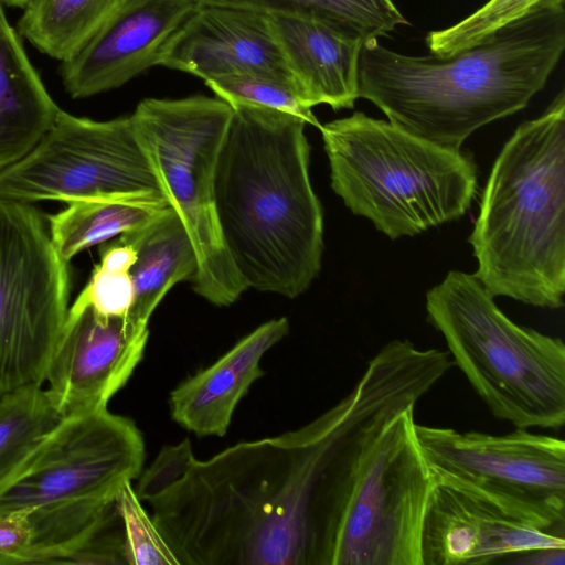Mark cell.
I'll list each match as a JSON object with an SVG mask.
<instances>
[{
	"instance_id": "obj_10",
	"label": "cell",
	"mask_w": 565,
	"mask_h": 565,
	"mask_svg": "<svg viewBox=\"0 0 565 565\" xmlns=\"http://www.w3.org/2000/svg\"><path fill=\"white\" fill-rule=\"evenodd\" d=\"M435 483L451 486L533 526L565 532V443L515 428L503 435L415 425Z\"/></svg>"
},
{
	"instance_id": "obj_28",
	"label": "cell",
	"mask_w": 565,
	"mask_h": 565,
	"mask_svg": "<svg viewBox=\"0 0 565 565\" xmlns=\"http://www.w3.org/2000/svg\"><path fill=\"white\" fill-rule=\"evenodd\" d=\"M75 301L90 306L103 316L127 317L134 302L129 270L97 265Z\"/></svg>"
},
{
	"instance_id": "obj_31",
	"label": "cell",
	"mask_w": 565,
	"mask_h": 565,
	"mask_svg": "<svg viewBox=\"0 0 565 565\" xmlns=\"http://www.w3.org/2000/svg\"><path fill=\"white\" fill-rule=\"evenodd\" d=\"M2 4L10 6L13 8L24 9L26 8L33 0H0Z\"/></svg>"
},
{
	"instance_id": "obj_15",
	"label": "cell",
	"mask_w": 565,
	"mask_h": 565,
	"mask_svg": "<svg viewBox=\"0 0 565 565\" xmlns=\"http://www.w3.org/2000/svg\"><path fill=\"white\" fill-rule=\"evenodd\" d=\"M554 546H565V532L533 526L469 492L435 483L422 526V565L495 564Z\"/></svg>"
},
{
	"instance_id": "obj_16",
	"label": "cell",
	"mask_w": 565,
	"mask_h": 565,
	"mask_svg": "<svg viewBox=\"0 0 565 565\" xmlns=\"http://www.w3.org/2000/svg\"><path fill=\"white\" fill-rule=\"evenodd\" d=\"M159 65L204 82L234 74H258L297 86L268 13L241 7L201 2L170 40Z\"/></svg>"
},
{
	"instance_id": "obj_3",
	"label": "cell",
	"mask_w": 565,
	"mask_h": 565,
	"mask_svg": "<svg viewBox=\"0 0 565 565\" xmlns=\"http://www.w3.org/2000/svg\"><path fill=\"white\" fill-rule=\"evenodd\" d=\"M231 106L214 178L222 238L247 288L292 299L317 278L323 253L307 122L275 108Z\"/></svg>"
},
{
	"instance_id": "obj_20",
	"label": "cell",
	"mask_w": 565,
	"mask_h": 565,
	"mask_svg": "<svg viewBox=\"0 0 565 565\" xmlns=\"http://www.w3.org/2000/svg\"><path fill=\"white\" fill-rule=\"evenodd\" d=\"M131 244L136 259L129 274L134 302L127 316L138 329H148L151 315L178 282L192 279L198 258L188 232L171 206L145 225L120 235Z\"/></svg>"
},
{
	"instance_id": "obj_30",
	"label": "cell",
	"mask_w": 565,
	"mask_h": 565,
	"mask_svg": "<svg viewBox=\"0 0 565 565\" xmlns=\"http://www.w3.org/2000/svg\"><path fill=\"white\" fill-rule=\"evenodd\" d=\"M503 563L518 565H564L565 546L541 547L515 553Z\"/></svg>"
},
{
	"instance_id": "obj_4",
	"label": "cell",
	"mask_w": 565,
	"mask_h": 565,
	"mask_svg": "<svg viewBox=\"0 0 565 565\" xmlns=\"http://www.w3.org/2000/svg\"><path fill=\"white\" fill-rule=\"evenodd\" d=\"M493 296L558 309L565 292V92L503 146L469 236Z\"/></svg>"
},
{
	"instance_id": "obj_2",
	"label": "cell",
	"mask_w": 565,
	"mask_h": 565,
	"mask_svg": "<svg viewBox=\"0 0 565 565\" xmlns=\"http://www.w3.org/2000/svg\"><path fill=\"white\" fill-rule=\"evenodd\" d=\"M565 50L564 0H545L449 57L411 56L365 42L359 98L411 135L459 150L477 129L527 106Z\"/></svg>"
},
{
	"instance_id": "obj_8",
	"label": "cell",
	"mask_w": 565,
	"mask_h": 565,
	"mask_svg": "<svg viewBox=\"0 0 565 565\" xmlns=\"http://www.w3.org/2000/svg\"><path fill=\"white\" fill-rule=\"evenodd\" d=\"M233 115L218 97L145 98L131 114L160 189L193 244L194 291L230 306L247 290L222 238L215 211L217 158Z\"/></svg>"
},
{
	"instance_id": "obj_19",
	"label": "cell",
	"mask_w": 565,
	"mask_h": 565,
	"mask_svg": "<svg viewBox=\"0 0 565 565\" xmlns=\"http://www.w3.org/2000/svg\"><path fill=\"white\" fill-rule=\"evenodd\" d=\"M58 110L0 1V171L39 142Z\"/></svg>"
},
{
	"instance_id": "obj_7",
	"label": "cell",
	"mask_w": 565,
	"mask_h": 565,
	"mask_svg": "<svg viewBox=\"0 0 565 565\" xmlns=\"http://www.w3.org/2000/svg\"><path fill=\"white\" fill-rule=\"evenodd\" d=\"M429 323L492 415L515 428L565 424V344L508 318L475 274L449 271L426 295Z\"/></svg>"
},
{
	"instance_id": "obj_23",
	"label": "cell",
	"mask_w": 565,
	"mask_h": 565,
	"mask_svg": "<svg viewBox=\"0 0 565 565\" xmlns=\"http://www.w3.org/2000/svg\"><path fill=\"white\" fill-rule=\"evenodd\" d=\"M266 13L317 19L363 41L379 40L408 21L393 0H200Z\"/></svg>"
},
{
	"instance_id": "obj_25",
	"label": "cell",
	"mask_w": 565,
	"mask_h": 565,
	"mask_svg": "<svg viewBox=\"0 0 565 565\" xmlns=\"http://www.w3.org/2000/svg\"><path fill=\"white\" fill-rule=\"evenodd\" d=\"M545 0H489L462 21L426 35L433 55L449 57L521 19Z\"/></svg>"
},
{
	"instance_id": "obj_18",
	"label": "cell",
	"mask_w": 565,
	"mask_h": 565,
	"mask_svg": "<svg viewBox=\"0 0 565 565\" xmlns=\"http://www.w3.org/2000/svg\"><path fill=\"white\" fill-rule=\"evenodd\" d=\"M287 66L307 104L351 109L359 98L363 41L323 21L268 13Z\"/></svg>"
},
{
	"instance_id": "obj_27",
	"label": "cell",
	"mask_w": 565,
	"mask_h": 565,
	"mask_svg": "<svg viewBox=\"0 0 565 565\" xmlns=\"http://www.w3.org/2000/svg\"><path fill=\"white\" fill-rule=\"evenodd\" d=\"M116 509L122 525L126 564L179 565L150 514L143 509L131 482L125 483L118 491Z\"/></svg>"
},
{
	"instance_id": "obj_17",
	"label": "cell",
	"mask_w": 565,
	"mask_h": 565,
	"mask_svg": "<svg viewBox=\"0 0 565 565\" xmlns=\"http://www.w3.org/2000/svg\"><path fill=\"white\" fill-rule=\"evenodd\" d=\"M288 330L287 318L269 320L181 382L169 398L172 419L196 436H224L238 402L263 375L262 358Z\"/></svg>"
},
{
	"instance_id": "obj_5",
	"label": "cell",
	"mask_w": 565,
	"mask_h": 565,
	"mask_svg": "<svg viewBox=\"0 0 565 565\" xmlns=\"http://www.w3.org/2000/svg\"><path fill=\"white\" fill-rule=\"evenodd\" d=\"M143 460L129 418L107 407L64 417L0 487V513L29 512L23 564L84 563L118 521V491L139 477Z\"/></svg>"
},
{
	"instance_id": "obj_12",
	"label": "cell",
	"mask_w": 565,
	"mask_h": 565,
	"mask_svg": "<svg viewBox=\"0 0 565 565\" xmlns=\"http://www.w3.org/2000/svg\"><path fill=\"white\" fill-rule=\"evenodd\" d=\"M166 201L130 116L106 121L62 109L39 142L0 171V199L34 204L85 199Z\"/></svg>"
},
{
	"instance_id": "obj_13",
	"label": "cell",
	"mask_w": 565,
	"mask_h": 565,
	"mask_svg": "<svg viewBox=\"0 0 565 565\" xmlns=\"http://www.w3.org/2000/svg\"><path fill=\"white\" fill-rule=\"evenodd\" d=\"M148 337L127 317L103 316L74 301L45 375L57 412L68 417L106 408L141 361Z\"/></svg>"
},
{
	"instance_id": "obj_26",
	"label": "cell",
	"mask_w": 565,
	"mask_h": 565,
	"mask_svg": "<svg viewBox=\"0 0 565 565\" xmlns=\"http://www.w3.org/2000/svg\"><path fill=\"white\" fill-rule=\"evenodd\" d=\"M216 97L232 104L279 109L320 126L299 88L289 82L258 74H234L204 82Z\"/></svg>"
},
{
	"instance_id": "obj_6",
	"label": "cell",
	"mask_w": 565,
	"mask_h": 565,
	"mask_svg": "<svg viewBox=\"0 0 565 565\" xmlns=\"http://www.w3.org/2000/svg\"><path fill=\"white\" fill-rule=\"evenodd\" d=\"M331 186L355 215L392 239L461 217L477 190V167L460 149L355 111L319 126Z\"/></svg>"
},
{
	"instance_id": "obj_14",
	"label": "cell",
	"mask_w": 565,
	"mask_h": 565,
	"mask_svg": "<svg viewBox=\"0 0 565 565\" xmlns=\"http://www.w3.org/2000/svg\"><path fill=\"white\" fill-rule=\"evenodd\" d=\"M200 0H125L72 57L61 62L65 90L85 98L128 83L152 66Z\"/></svg>"
},
{
	"instance_id": "obj_22",
	"label": "cell",
	"mask_w": 565,
	"mask_h": 565,
	"mask_svg": "<svg viewBox=\"0 0 565 565\" xmlns=\"http://www.w3.org/2000/svg\"><path fill=\"white\" fill-rule=\"evenodd\" d=\"M125 0H33L18 33L40 52L63 62L76 54Z\"/></svg>"
},
{
	"instance_id": "obj_21",
	"label": "cell",
	"mask_w": 565,
	"mask_h": 565,
	"mask_svg": "<svg viewBox=\"0 0 565 565\" xmlns=\"http://www.w3.org/2000/svg\"><path fill=\"white\" fill-rule=\"evenodd\" d=\"M66 204L47 220L53 244L67 263L89 247L145 225L170 206L166 201L117 198Z\"/></svg>"
},
{
	"instance_id": "obj_29",
	"label": "cell",
	"mask_w": 565,
	"mask_h": 565,
	"mask_svg": "<svg viewBox=\"0 0 565 565\" xmlns=\"http://www.w3.org/2000/svg\"><path fill=\"white\" fill-rule=\"evenodd\" d=\"M32 530L29 512L0 513V564H23L31 546Z\"/></svg>"
},
{
	"instance_id": "obj_1",
	"label": "cell",
	"mask_w": 565,
	"mask_h": 565,
	"mask_svg": "<svg viewBox=\"0 0 565 565\" xmlns=\"http://www.w3.org/2000/svg\"><path fill=\"white\" fill-rule=\"evenodd\" d=\"M412 403L404 373L373 356L334 406L279 436L209 459L164 446L136 493L179 565H326L334 501L360 440Z\"/></svg>"
},
{
	"instance_id": "obj_11",
	"label": "cell",
	"mask_w": 565,
	"mask_h": 565,
	"mask_svg": "<svg viewBox=\"0 0 565 565\" xmlns=\"http://www.w3.org/2000/svg\"><path fill=\"white\" fill-rule=\"evenodd\" d=\"M70 273L33 204L0 199V397L45 382Z\"/></svg>"
},
{
	"instance_id": "obj_24",
	"label": "cell",
	"mask_w": 565,
	"mask_h": 565,
	"mask_svg": "<svg viewBox=\"0 0 565 565\" xmlns=\"http://www.w3.org/2000/svg\"><path fill=\"white\" fill-rule=\"evenodd\" d=\"M63 418L42 386H28L0 397V487Z\"/></svg>"
},
{
	"instance_id": "obj_9",
	"label": "cell",
	"mask_w": 565,
	"mask_h": 565,
	"mask_svg": "<svg viewBox=\"0 0 565 565\" xmlns=\"http://www.w3.org/2000/svg\"><path fill=\"white\" fill-rule=\"evenodd\" d=\"M415 407L362 443L342 479L327 565H422L420 534L435 481Z\"/></svg>"
}]
</instances>
